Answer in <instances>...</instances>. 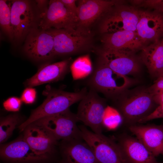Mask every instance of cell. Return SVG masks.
I'll return each mask as SVG.
<instances>
[{"label": "cell", "instance_id": "1", "mask_svg": "<svg viewBox=\"0 0 163 163\" xmlns=\"http://www.w3.org/2000/svg\"><path fill=\"white\" fill-rule=\"evenodd\" d=\"M115 108L121 114L123 123L129 126L138 123L156 108L153 96L148 88L128 89L113 101Z\"/></svg>", "mask_w": 163, "mask_h": 163}, {"label": "cell", "instance_id": "2", "mask_svg": "<svg viewBox=\"0 0 163 163\" xmlns=\"http://www.w3.org/2000/svg\"><path fill=\"white\" fill-rule=\"evenodd\" d=\"M135 82L127 76L114 72L99 56L95 67L87 80L86 84L89 89L103 94L113 101Z\"/></svg>", "mask_w": 163, "mask_h": 163}, {"label": "cell", "instance_id": "3", "mask_svg": "<svg viewBox=\"0 0 163 163\" xmlns=\"http://www.w3.org/2000/svg\"><path fill=\"white\" fill-rule=\"evenodd\" d=\"M44 92L46 96V99L42 104L32 111L29 118L18 127L21 132L30 124L39 119L66 110L72 105L80 101L88 91L86 87L79 91L69 92L52 89L48 86Z\"/></svg>", "mask_w": 163, "mask_h": 163}, {"label": "cell", "instance_id": "4", "mask_svg": "<svg viewBox=\"0 0 163 163\" xmlns=\"http://www.w3.org/2000/svg\"><path fill=\"white\" fill-rule=\"evenodd\" d=\"M78 121L76 114L72 112L69 109L34 122L44 127L58 141L82 139L80 129L77 125Z\"/></svg>", "mask_w": 163, "mask_h": 163}, {"label": "cell", "instance_id": "5", "mask_svg": "<svg viewBox=\"0 0 163 163\" xmlns=\"http://www.w3.org/2000/svg\"><path fill=\"white\" fill-rule=\"evenodd\" d=\"M93 90H89L80 101L77 116L79 121L89 127L93 132L102 133L104 114L107 106L106 100Z\"/></svg>", "mask_w": 163, "mask_h": 163}, {"label": "cell", "instance_id": "6", "mask_svg": "<svg viewBox=\"0 0 163 163\" xmlns=\"http://www.w3.org/2000/svg\"><path fill=\"white\" fill-rule=\"evenodd\" d=\"M140 10L124 4L116 5L104 16L100 25L102 34L122 30L136 31Z\"/></svg>", "mask_w": 163, "mask_h": 163}, {"label": "cell", "instance_id": "7", "mask_svg": "<svg viewBox=\"0 0 163 163\" xmlns=\"http://www.w3.org/2000/svg\"><path fill=\"white\" fill-rule=\"evenodd\" d=\"M79 127L82 139L91 148L99 163H125L117 143L102 133L90 131L84 126Z\"/></svg>", "mask_w": 163, "mask_h": 163}, {"label": "cell", "instance_id": "8", "mask_svg": "<svg viewBox=\"0 0 163 163\" xmlns=\"http://www.w3.org/2000/svg\"><path fill=\"white\" fill-rule=\"evenodd\" d=\"M39 26L41 29H65L77 31V16L69 10L60 0L50 1L48 7L41 14Z\"/></svg>", "mask_w": 163, "mask_h": 163}, {"label": "cell", "instance_id": "9", "mask_svg": "<svg viewBox=\"0 0 163 163\" xmlns=\"http://www.w3.org/2000/svg\"><path fill=\"white\" fill-rule=\"evenodd\" d=\"M54 40L55 56L75 54L86 50L91 43L90 34L77 30L71 31L65 29L52 28L47 30Z\"/></svg>", "mask_w": 163, "mask_h": 163}, {"label": "cell", "instance_id": "10", "mask_svg": "<svg viewBox=\"0 0 163 163\" xmlns=\"http://www.w3.org/2000/svg\"><path fill=\"white\" fill-rule=\"evenodd\" d=\"M77 30L90 34L89 28L113 6L123 3V1L80 0L78 1Z\"/></svg>", "mask_w": 163, "mask_h": 163}, {"label": "cell", "instance_id": "11", "mask_svg": "<svg viewBox=\"0 0 163 163\" xmlns=\"http://www.w3.org/2000/svg\"><path fill=\"white\" fill-rule=\"evenodd\" d=\"M53 37L47 30L31 28L27 34L24 50L30 58L46 61L55 56Z\"/></svg>", "mask_w": 163, "mask_h": 163}, {"label": "cell", "instance_id": "12", "mask_svg": "<svg viewBox=\"0 0 163 163\" xmlns=\"http://www.w3.org/2000/svg\"><path fill=\"white\" fill-rule=\"evenodd\" d=\"M1 158L12 163H43L50 158L36 153L24 140L23 135L0 145Z\"/></svg>", "mask_w": 163, "mask_h": 163}, {"label": "cell", "instance_id": "13", "mask_svg": "<svg viewBox=\"0 0 163 163\" xmlns=\"http://www.w3.org/2000/svg\"><path fill=\"white\" fill-rule=\"evenodd\" d=\"M99 55L108 66L118 74L127 76L137 75L140 72L141 61L135 52L103 49Z\"/></svg>", "mask_w": 163, "mask_h": 163}, {"label": "cell", "instance_id": "14", "mask_svg": "<svg viewBox=\"0 0 163 163\" xmlns=\"http://www.w3.org/2000/svg\"><path fill=\"white\" fill-rule=\"evenodd\" d=\"M23 132L24 139L36 153L50 158L57 141L46 129L34 122L27 126Z\"/></svg>", "mask_w": 163, "mask_h": 163}, {"label": "cell", "instance_id": "15", "mask_svg": "<svg viewBox=\"0 0 163 163\" xmlns=\"http://www.w3.org/2000/svg\"><path fill=\"white\" fill-rule=\"evenodd\" d=\"M11 2V23L14 39L19 40L31 29L34 19L30 2L27 0H12Z\"/></svg>", "mask_w": 163, "mask_h": 163}, {"label": "cell", "instance_id": "16", "mask_svg": "<svg viewBox=\"0 0 163 163\" xmlns=\"http://www.w3.org/2000/svg\"><path fill=\"white\" fill-rule=\"evenodd\" d=\"M125 163H158L155 157L136 138L120 135L117 143Z\"/></svg>", "mask_w": 163, "mask_h": 163}, {"label": "cell", "instance_id": "17", "mask_svg": "<svg viewBox=\"0 0 163 163\" xmlns=\"http://www.w3.org/2000/svg\"><path fill=\"white\" fill-rule=\"evenodd\" d=\"M129 129L155 157L163 155V125L136 124Z\"/></svg>", "mask_w": 163, "mask_h": 163}, {"label": "cell", "instance_id": "18", "mask_svg": "<svg viewBox=\"0 0 163 163\" xmlns=\"http://www.w3.org/2000/svg\"><path fill=\"white\" fill-rule=\"evenodd\" d=\"M136 32L145 44L158 40L163 33V14L140 10Z\"/></svg>", "mask_w": 163, "mask_h": 163}, {"label": "cell", "instance_id": "19", "mask_svg": "<svg viewBox=\"0 0 163 163\" xmlns=\"http://www.w3.org/2000/svg\"><path fill=\"white\" fill-rule=\"evenodd\" d=\"M61 163H99L90 146L83 139L62 140Z\"/></svg>", "mask_w": 163, "mask_h": 163}, {"label": "cell", "instance_id": "20", "mask_svg": "<svg viewBox=\"0 0 163 163\" xmlns=\"http://www.w3.org/2000/svg\"><path fill=\"white\" fill-rule=\"evenodd\" d=\"M101 40L103 49L134 52L141 50L145 44L136 31L127 30L102 34Z\"/></svg>", "mask_w": 163, "mask_h": 163}, {"label": "cell", "instance_id": "21", "mask_svg": "<svg viewBox=\"0 0 163 163\" xmlns=\"http://www.w3.org/2000/svg\"><path fill=\"white\" fill-rule=\"evenodd\" d=\"M72 59L69 58L42 66L24 84L33 87L44 84L58 81L63 79L70 69Z\"/></svg>", "mask_w": 163, "mask_h": 163}, {"label": "cell", "instance_id": "22", "mask_svg": "<svg viewBox=\"0 0 163 163\" xmlns=\"http://www.w3.org/2000/svg\"><path fill=\"white\" fill-rule=\"evenodd\" d=\"M141 50L140 59L150 74L158 78L163 73V45L158 40Z\"/></svg>", "mask_w": 163, "mask_h": 163}, {"label": "cell", "instance_id": "23", "mask_svg": "<svg viewBox=\"0 0 163 163\" xmlns=\"http://www.w3.org/2000/svg\"><path fill=\"white\" fill-rule=\"evenodd\" d=\"M70 70L75 80L89 76L93 70L89 56L85 55L77 59L71 64Z\"/></svg>", "mask_w": 163, "mask_h": 163}, {"label": "cell", "instance_id": "24", "mask_svg": "<svg viewBox=\"0 0 163 163\" xmlns=\"http://www.w3.org/2000/svg\"><path fill=\"white\" fill-rule=\"evenodd\" d=\"M22 124L18 114L9 115L1 118L0 122V143L5 142L12 135L14 130Z\"/></svg>", "mask_w": 163, "mask_h": 163}, {"label": "cell", "instance_id": "25", "mask_svg": "<svg viewBox=\"0 0 163 163\" xmlns=\"http://www.w3.org/2000/svg\"><path fill=\"white\" fill-rule=\"evenodd\" d=\"M0 24L5 34L11 40L14 39V34L11 23V2L0 0Z\"/></svg>", "mask_w": 163, "mask_h": 163}, {"label": "cell", "instance_id": "26", "mask_svg": "<svg viewBox=\"0 0 163 163\" xmlns=\"http://www.w3.org/2000/svg\"><path fill=\"white\" fill-rule=\"evenodd\" d=\"M122 122V117L118 110L115 108L107 106L104 117V126L110 129H114Z\"/></svg>", "mask_w": 163, "mask_h": 163}, {"label": "cell", "instance_id": "27", "mask_svg": "<svg viewBox=\"0 0 163 163\" xmlns=\"http://www.w3.org/2000/svg\"><path fill=\"white\" fill-rule=\"evenodd\" d=\"M130 2L135 6L151 8L163 14V0H135Z\"/></svg>", "mask_w": 163, "mask_h": 163}, {"label": "cell", "instance_id": "28", "mask_svg": "<svg viewBox=\"0 0 163 163\" xmlns=\"http://www.w3.org/2000/svg\"><path fill=\"white\" fill-rule=\"evenodd\" d=\"M22 102L21 98L16 97H11L4 101L3 105L4 108L7 111L15 112L19 110Z\"/></svg>", "mask_w": 163, "mask_h": 163}, {"label": "cell", "instance_id": "29", "mask_svg": "<svg viewBox=\"0 0 163 163\" xmlns=\"http://www.w3.org/2000/svg\"><path fill=\"white\" fill-rule=\"evenodd\" d=\"M37 95L36 89L31 87H27L22 92L21 99L26 104H31L35 101Z\"/></svg>", "mask_w": 163, "mask_h": 163}, {"label": "cell", "instance_id": "30", "mask_svg": "<svg viewBox=\"0 0 163 163\" xmlns=\"http://www.w3.org/2000/svg\"><path fill=\"white\" fill-rule=\"evenodd\" d=\"M163 118V102L158 105L149 116L139 121V123H145L155 119Z\"/></svg>", "mask_w": 163, "mask_h": 163}, {"label": "cell", "instance_id": "31", "mask_svg": "<svg viewBox=\"0 0 163 163\" xmlns=\"http://www.w3.org/2000/svg\"><path fill=\"white\" fill-rule=\"evenodd\" d=\"M150 94L153 96L163 93V76L157 78L153 84L148 88Z\"/></svg>", "mask_w": 163, "mask_h": 163}, {"label": "cell", "instance_id": "32", "mask_svg": "<svg viewBox=\"0 0 163 163\" xmlns=\"http://www.w3.org/2000/svg\"><path fill=\"white\" fill-rule=\"evenodd\" d=\"M65 6L77 16L78 11V6L75 0H60Z\"/></svg>", "mask_w": 163, "mask_h": 163}, {"label": "cell", "instance_id": "33", "mask_svg": "<svg viewBox=\"0 0 163 163\" xmlns=\"http://www.w3.org/2000/svg\"><path fill=\"white\" fill-rule=\"evenodd\" d=\"M153 99L155 103L159 105L163 102V93L153 96Z\"/></svg>", "mask_w": 163, "mask_h": 163}, {"label": "cell", "instance_id": "34", "mask_svg": "<svg viewBox=\"0 0 163 163\" xmlns=\"http://www.w3.org/2000/svg\"><path fill=\"white\" fill-rule=\"evenodd\" d=\"M36 2L37 3L38 6L39 8H42L43 7L46 3L47 1L46 0H37Z\"/></svg>", "mask_w": 163, "mask_h": 163}, {"label": "cell", "instance_id": "35", "mask_svg": "<svg viewBox=\"0 0 163 163\" xmlns=\"http://www.w3.org/2000/svg\"><path fill=\"white\" fill-rule=\"evenodd\" d=\"M161 43H162V44L163 45V38L162 40L161 41Z\"/></svg>", "mask_w": 163, "mask_h": 163}, {"label": "cell", "instance_id": "36", "mask_svg": "<svg viewBox=\"0 0 163 163\" xmlns=\"http://www.w3.org/2000/svg\"><path fill=\"white\" fill-rule=\"evenodd\" d=\"M160 76H163V73L161 74V75Z\"/></svg>", "mask_w": 163, "mask_h": 163}, {"label": "cell", "instance_id": "37", "mask_svg": "<svg viewBox=\"0 0 163 163\" xmlns=\"http://www.w3.org/2000/svg\"><path fill=\"white\" fill-rule=\"evenodd\" d=\"M158 163H163V162L161 163V162H158Z\"/></svg>", "mask_w": 163, "mask_h": 163}]
</instances>
